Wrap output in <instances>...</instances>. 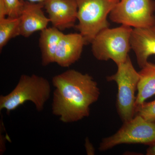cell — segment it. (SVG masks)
Wrapping results in <instances>:
<instances>
[{
  "mask_svg": "<svg viewBox=\"0 0 155 155\" xmlns=\"http://www.w3.org/2000/svg\"><path fill=\"white\" fill-rule=\"evenodd\" d=\"M53 114L64 123L76 122L87 117L90 106L98 100L100 89L93 78L69 69L52 78Z\"/></svg>",
  "mask_w": 155,
  "mask_h": 155,
  "instance_id": "obj_1",
  "label": "cell"
},
{
  "mask_svg": "<svg viewBox=\"0 0 155 155\" xmlns=\"http://www.w3.org/2000/svg\"><path fill=\"white\" fill-rule=\"evenodd\" d=\"M51 91L49 82L45 78L35 74L22 75L9 94L0 96V110L5 109L9 114L26 102L31 101L38 111H41L49 99Z\"/></svg>",
  "mask_w": 155,
  "mask_h": 155,
  "instance_id": "obj_2",
  "label": "cell"
},
{
  "mask_svg": "<svg viewBox=\"0 0 155 155\" xmlns=\"http://www.w3.org/2000/svg\"><path fill=\"white\" fill-rule=\"evenodd\" d=\"M132 29L130 26L122 25L101 31L91 43L93 54L98 61L112 60L117 66L124 63L131 49Z\"/></svg>",
  "mask_w": 155,
  "mask_h": 155,
  "instance_id": "obj_3",
  "label": "cell"
},
{
  "mask_svg": "<svg viewBox=\"0 0 155 155\" xmlns=\"http://www.w3.org/2000/svg\"><path fill=\"white\" fill-rule=\"evenodd\" d=\"M78 7L76 30L86 45L91 43L101 31L109 28L107 17L119 0H75Z\"/></svg>",
  "mask_w": 155,
  "mask_h": 155,
  "instance_id": "obj_4",
  "label": "cell"
},
{
  "mask_svg": "<svg viewBox=\"0 0 155 155\" xmlns=\"http://www.w3.org/2000/svg\"><path fill=\"white\" fill-rule=\"evenodd\" d=\"M116 73L107 77L108 81H115L118 86L116 108L123 122L132 119L135 115V92L140 79L129 56L124 63L117 66Z\"/></svg>",
  "mask_w": 155,
  "mask_h": 155,
  "instance_id": "obj_5",
  "label": "cell"
},
{
  "mask_svg": "<svg viewBox=\"0 0 155 155\" xmlns=\"http://www.w3.org/2000/svg\"><path fill=\"white\" fill-rule=\"evenodd\" d=\"M155 144V122L147 121L141 116L123 122V125L113 135L103 139L99 147L100 151H105L118 145Z\"/></svg>",
  "mask_w": 155,
  "mask_h": 155,
  "instance_id": "obj_6",
  "label": "cell"
},
{
  "mask_svg": "<svg viewBox=\"0 0 155 155\" xmlns=\"http://www.w3.org/2000/svg\"><path fill=\"white\" fill-rule=\"evenodd\" d=\"M155 11L153 0H119L109 17L115 23L142 28L155 25Z\"/></svg>",
  "mask_w": 155,
  "mask_h": 155,
  "instance_id": "obj_7",
  "label": "cell"
},
{
  "mask_svg": "<svg viewBox=\"0 0 155 155\" xmlns=\"http://www.w3.org/2000/svg\"><path fill=\"white\" fill-rule=\"evenodd\" d=\"M43 3L54 27L61 31L75 27L78 14L75 0H45Z\"/></svg>",
  "mask_w": 155,
  "mask_h": 155,
  "instance_id": "obj_8",
  "label": "cell"
},
{
  "mask_svg": "<svg viewBox=\"0 0 155 155\" xmlns=\"http://www.w3.org/2000/svg\"><path fill=\"white\" fill-rule=\"evenodd\" d=\"M43 2H31L23 0V6L19 16V36L29 37L37 31L47 28L49 18L45 16Z\"/></svg>",
  "mask_w": 155,
  "mask_h": 155,
  "instance_id": "obj_9",
  "label": "cell"
},
{
  "mask_svg": "<svg viewBox=\"0 0 155 155\" xmlns=\"http://www.w3.org/2000/svg\"><path fill=\"white\" fill-rule=\"evenodd\" d=\"M131 49L135 53L140 68L145 66L150 56L155 55V24L148 27L134 28L130 38Z\"/></svg>",
  "mask_w": 155,
  "mask_h": 155,
  "instance_id": "obj_10",
  "label": "cell"
},
{
  "mask_svg": "<svg viewBox=\"0 0 155 155\" xmlns=\"http://www.w3.org/2000/svg\"><path fill=\"white\" fill-rule=\"evenodd\" d=\"M85 45L80 33L64 34L57 48L55 63L62 67H70L80 59Z\"/></svg>",
  "mask_w": 155,
  "mask_h": 155,
  "instance_id": "obj_11",
  "label": "cell"
},
{
  "mask_svg": "<svg viewBox=\"0 0 155 155\" xmlns=\"http://www.w3.org/2000/svg\"><path fill=\"white\" fill-rule=\"evenodd\" d=\"M63 34L61 30L54 26L41 31L39 45L41 51L43 66L55 63L56 51Z\"/></svg>",
  "mask_w": 155,
  "mask_h": 155,
  "instance_id": "obj_12",
  "label": "cell"
},
{
  "mask_svg": "<svg viewBox=\"0 0 155 155\" xmlns=\"http://www.w3.org/2000/svg\"><path fill=\"white\" fill-rule=\"evenodd\" d=\"M136 105L141 104L155 94V64L148 62L139 72Z\"/></svg>",
  "mask_w": 155,
  "mask_h": 155,
  "instance_id": "obj_13",
  "label": "cell"
},
{
  "mask_svg": "<svg viewBox=\"0 0 155 155\" xmlns=\"http://www.w3.org/2000/svg\"><path fill=\"white\" fill-rule=\"evenodd\" d=\"M19 17H10L0 19V50L11 38L19 36Z\"/></svg>",
  "mask_w": 155,
  "mask_h": 155,
  "instance_id": "obj_14",
  "label": "cell"
},
{
  "mask_svg": "<svg viewBox=\"0 0 155 155\" xmlns=\"http://www.w3.org/2000/svg\"><path fill=\"white\" fill-rule=\"evenodd\" d=\"M135 115L141 116L151 122H155V100L150 102H144L136 106Z\"/></svg>",
  "mask_w": 155,
  "mask_h": 155,
  "instance_id": "obj_15",
  "label": "cell"
},
{
  "mask_svg": "<svg viewBox=\"0 0 155 155\" xmlns=\"http://www.w3.org/2000/svg\"><path fill=\"white\" fill-rule=\"evenodd\" d=\"M7 9L8 17H19L23 6V0H2Z\"/></svg>",
  "mask_w": 155,
  "mask_h": 155,
  "instance_id": "obj_16",
  "label": "cell"
},
{
  "mask_svg": "<svg viewBox=\"0 0 155 155\" xmlns=\"http://www.w3.org/2000/svg\"><path fill=\"white\" fill-rule=\"evenodd\" d=\"M85 147L87 155H94L95 150L93 146L90 142L88 138L85 139Z\"/></svg>",
  "mask_w": 155,
  "mask_h": 155,
  "instance_id": "obj_17",
  "label": "cell"
},
{
  "mask_svg": "<svg viewBox=\"0 0 155 155\" xmlns=\"http://www.w3.org/2000/svg\"><path fill=\"white\" fill-rule=\"evenodd\" d=\"M147 155H155V144L150 146L147 150Z\"/></svg>",
  "mask_w": 155,
  "mask_h": 155,
  "instance_id": "obj_18",
  "label": "cell"
},
{
  "mask_svg": "<svg viewBox=\"0 0 155 155\" xmlns=\"http://www.w3.org/2000/svg\"><path fill=\"white\" fill-rule=\"evenodd\" d=\"M25 1H28V2H43L45 0H25Z\"/></svg>",
  "mask_w": 155,
  "mask_h": 155,
  "instance_id": "obj_19",
  "label": "cell"
}]
</instances>
